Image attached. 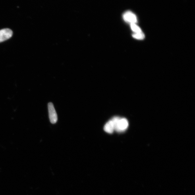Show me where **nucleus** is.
Here are the masks:
<instances>
[{
	"instance_id": "1",
	"label": "nucleus",
	"mask_w": 195,
	"mask_h": 195,
	"mask_svg": "<svg viewBox=\"0 0 195 195\" xmlns=\"http://www.w3.org/2000/svg\"><path fill=\"white\" fill-rule=\"evenodd\" d=\"M111 120L114 125L115 130L118 132H124L128 128V122L125 118L115 117Z\"/></svg>"
},
{
	"instance_id": "2",
	"label": "nucleus",
	"mask_w": 195,
	"mask_h": 195,
	"mask_svg": "<svg viewBox=\"0 0 195 195\" xmlns=\"http://www.w3.org/2000/svg\"><path fill=\"white\" fill-rule=\"evenodd\" d=\"M50 120L52 124H55L58 120V116L53 104L50 102L48 105Z\"/></svg>"
},
{
	"instance_id": "3",
	"label": "nucleus",
	"mask_w": 195,
	"mask_h": 195,
	"mask_svg": "<svg viewBox=\"0 0 195 195\" xmlns=\"http://www.w3.org/2000/svg\"><path fill=\"white\" fill-rule=\"evenodd\" d=\"M13 32L10 29L6 28L0 30V43L11 38Z\"/></svg>"
},
{
	"instance_id": "4",
	"label": "nucleus",
	"mask_w": 195,
	"mask_h": 195,
	"mask_svg": "<svg viewBox=\"0 0 195 195\" xmlns=\"http://www.w3.org/2000/svg\"><path fill=\"white\" fill-rule=\"evenodd\" d=\"M123 18L125 21L131 23V24H135L137 22L136 16L129 11L126 12L124 14Z\"/></svg>"
},
{
	"instance_id": "5",
	"label": "nucleus",
	"mask_w": 195,
	"mask_h": 195,
	"mask_svg": "<svg viewBox=\"0 0 195 195\" xmlns=\"http://www.w3.org/2000/svg\"><path fill=\"white\" fill-rule=\"evenodd\" d=\"M104 130L105 132L109 134L113 133L115 130L114 125L111 120L105 124L104 127Z\"/></svg>"
},
{
	"instance_id": "6",
	"label": "nucleus",
	"mask_w": 195,
	"mask_h": 195,
	"mask_svg": "<svg viewBox=\"0 0 195 195\" xmlns=\"http://www.w3.org/2000/svg\"><path fill=\"white\" fill-rule=\"evenodd\" d=\"M131 28L133 31L135 33H139L142 32L141 29L137 26L135 24H131Z\"/></svg>"
},
{
	"instance_id": "7",
	"label": "nucleus",
	"mask_w": 195,
	"mask_h": 195,
	"mask_svg": "<svg viewBox=\"0 0 195 195\" xmlns=\"http://www.w3.org/2000/svg\"><path fill=\"white\" fill-rule=\"evenodd\" d=\"M132 36L134 38L138 39H142L145 38V35L142 32L135 33Z\"/></svg>"
}]
</instances>
